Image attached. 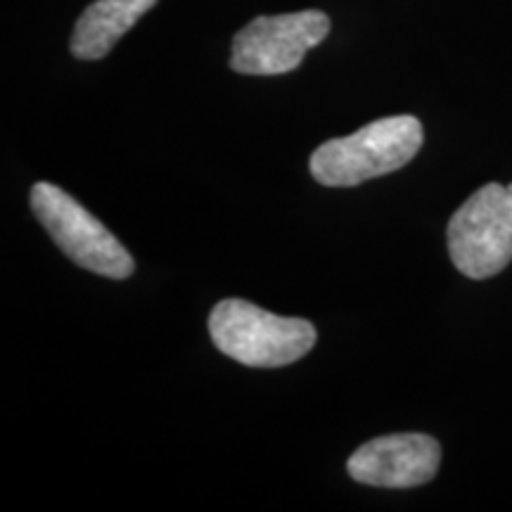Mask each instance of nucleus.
Returning <instances> with one entry per match:
<instances>
[{
  "instance_id": "nucleus-1",
  "label": "nucleus",
  "mask_w": 512,
  "mask_h": 512,
  "mask_svg": "<svg viewBox=\"0 0 512 512\" xmlns=\"http://www.w3.org/2000/svg\"><path fill=\"white\" fill-rule=\"evenodd\" d=\"M422 147V124L411 114L370 121L347 138L325 140L311 155V176L328 188H354L399 171Z\"/></svg>"
},
{
  "instance_id": "nucleus-2",
  "label": "nucleus",
  "mask_w": 512,
  "mask_h": 512,
  "mask_svg": "<svg viewBox=\"0 0 512 512\" xmlns=\"http://www.w3.org/2000/svg\"><path fill=\"white\" fill-rule=\"evenodd\" d=\"M214 347L249 368H283L316 347L318 332L304 318H283L249 304L223 299L209 313Z\"/></svg>"
},
{
  "instance_id": "nucleus-6",
  "label": "nucleus",
  "mask_w": 512,
  "mask_h": 512,
  "mask_svg": "<svg viewBox=\"0 0 512 512\" xmlns=\"http://www.w3.org/2000/svg\"><path fill=\"white\" fill-rule=\"evenodd\" d=\"M441 463V446L430 434H387L366 441L349 458L347 472L358 484L380 489H413L432 482Z\"/></svg>"
},
{
  "instance_id": "nucleus-5",
  "label": "nucleus",
  "mask_w": 512,
  "mask_h": 512,
  "mask_svg": "<svg viewBox=\"0 0 512 512\" xmlns=\"http://www.w3.org/2000/svg\"><path fill=\"white\" fill-rule=\"evenodd\" d=\"M328 34L330 17L320 10L256 17L235 34L230 69L249 76L294 72Z\"/></svg>"
},
{
  "instance_id": "nucleus-7",
  "label": "nucleus",
  "mask_w": 512,
  "mask_h": 512,
  "mask_svg": "<svg viewBox=\"0 0 512 512\" xmlns=\"http://www.w3.org/2000/svg\"><path fill=\"white\" fill-rule=\"evenodd\" d=\"M155 5L157 0H95L76 22L69 41L72 55L79 60H102L112 53L119 38Z\"/></svg>"
},
{
  "instance_id": "nucleus-4",
  "label": "nucleus",
  "mask_w": 512,
  "mask_h": 512,
  "mask_svg": "<svg viewBox=\"0 0 512 512\" xmlns=\"http://www.w3.org/2000/svg\"><path fill=\"white\" fill-rule=\"evenodd\" d=\"M453 266L472 280L494 278L512 261V183L479 188L446 230Z\"/></svg>"
},
{
  "instance_id": "nucleus-3",
  "label": "nucleus",
  "mask_w": 512,
  "mask_h": 512,
  "mask_svg": "<svg viewBox=\"0 0 512 512\" xmlns=\"http://www.w3.org/2000/svg\"><path fill=\"white\" fill-rule=\"evenodd\" d=\"M29 202L41 226L76 266L112 280H126L136 271L133 256L105 228V223L95 219L62 188L48 181L36 183Z\"/></svg>"
}]
</instances>
